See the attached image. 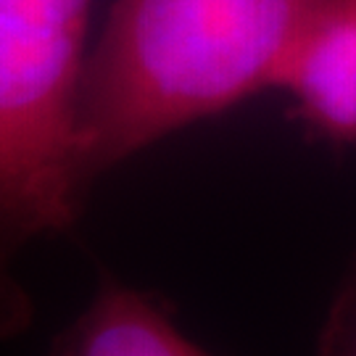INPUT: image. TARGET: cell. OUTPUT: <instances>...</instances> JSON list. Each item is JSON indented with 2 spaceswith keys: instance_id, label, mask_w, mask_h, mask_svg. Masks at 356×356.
<instances>
[{
  "instance_id": "cell-1",
  "label": "cell",
  "mask_w": 356,
  "mask_h": 356,
  "mask_svg": "<svg viewBox=\"0 0 356 356\" xmlns=\"http://www.w3.org/2000/svg\"><path fill=\"white\" fill-rule=\"evenodd\" d=\"M322 0H116L79 79L74 175L92 179L166 135L275 90Z\"/></svg>"
},
{
  "instance_id": "cell-2",
  "label": "cell",
  "mask_w": 356,
  "mask_h": 356,
  "mask_svg": "<svg viewBox=\"0 0 356 356\" xmlns=\"http://www.w3.org/2000/svg\"><path fill=\"white\" fill-rule=\"evenodd\" d=\"M92 0H0V264L66 227L82 191L74 114Z\"/></svg>"
},
{
  "instance_id": "cell-3",
  "label": "cell",
  "mask_w": 356,
  "mask_h": 356,
  "mask_svg": "<svg viewBox=\"0 0 356 356\" xmlns=\"http://www.w3.org/2000/svg\"><path fill=\"white\" fill-rule=\"evenodd\" d=\"M277 92L319 138L356 143V0H322L293 42Z\"/></svg>"
},
{
  "instance_id": "cell-4",
  "label": "cell",
  "mask_w": 356,
  "mask_h": 356,
  "mask_svg": "<svg viewBox=\"0 0 356 356\" xmlns=\"http://www.w3.org/2000/svg\"><path fill=\"white\" fill-rule=\"evenodd\" d=\"M51 356H209L175 327L159 298L103 280L88 312L53 346Z\"/></svg>"
},
{
  "instance_id": "cell-5",
  "label": "cell",
  "mask_w": 356,
  "mask_h": 356,
  "mask_svg": "<svg viewBox=\"0 0 356 356\" xmlns=\"http://www.w3.org/2000/svg\"><path fill=\"white\" fill-rule=\"evenodd\" d=\"M319 356H356V275L332 306Z\"/></svg>"
}]
</instances>
